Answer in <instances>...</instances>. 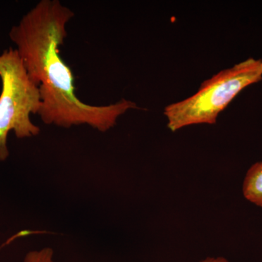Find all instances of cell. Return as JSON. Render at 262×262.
I'll list each match as a JSON object with an SVG mask.
<instances>
[{
  "label": "cell",
  "instance_id": "1",
  "mask_svg": "<svg viewBox=\"0 0 262 262\" xmlns=\"http://www.w3.org/2000/svg\"><path fill=\"white\" fill-rule=\"evenodd\" d=\"M74 16V12L59 0H41L12 27L10 39L16 46L29 77L39 86L38 115L45 124L65 128L87 125L106 132L116 125L119 117L139 108L124 98L95 106L77 97L73 72L60 55V47L67 37V24Z\"/></svg>",
  "mask_w": 262,
  "mask_h": 262
},
{
  "label": "cell",
  "instance_id": "2",
  "mask_svg": "<svg viewBox=\"0 0 262 262\" xmlns=\"http://www.w3.org/2000/svg\"><path fill=\"white\" fill-rule=\"evenodd\" d=\"M262 80V61L248 58L221 71L201 84L195 94L164 110L173 132L198 124L213 125L220 114L245 89Z\"/></svg>",
  "mask_w": 262,
  "mask_h": 262
},
{
  "label": "cell",
  "instance_id": "3",
  "mask_svg": "<svg viewBox=\"0 0 262 262\" xmlns=\"http://www.w3.org/2000/svg\"><path fill=\"white\" fill-rule=\"evenodd\" d=\"M0 162L9 156L8 136L14 132L18 139L37 136L40 128L31 120L41 106L40 92L29 77L15 48L5 50L0 54Z\"/></svg>",
  "mask_w": 262,
  "mask_h": 262
},
{
  "label": "cell",
  "instance_id": "4",
  "mask_svg": "<svg viewBox=\"0 0 262 262\" xmlns=\"http://www.w3.org/2000/svg\"><path fill=\"white\" fill-rule=\"evenodd\" d=\"M243 192L246 200L262 208V162L253 164L248 169Z\"/></svg>",
  "mask_w": 262,
  "mask_h": 262
},
{
  "label": "cell",
  "instance_id": "5",
  "mask_svg": "<svg viewBox=\"0 0 262 262\" xmlns=\"http://www.w3.org/2000/svg\"><path fill=\"white\" fill-rule=\"evenodd\" d=\"M53 250L43 248L40 251H31L26 256L24 262H53Z\"/></svg>",
  "mask_w": 262,
  "mask_h": 262
},
{
  "label": "cell",
  "instance_id": "6",
  "mask_svg": "<svg viewBox=\"0 0 262 262\" xmlns=\"http://www.w3.org/2000/svg\"><path fill=\"white\" fill-rule=\"evenodd\" d=\"M199 262H229V261L222 256H217V257H208Z\"/></svg>",
  "mask_w": 262,
  "mask_h": 262
}]
</instances>
